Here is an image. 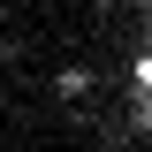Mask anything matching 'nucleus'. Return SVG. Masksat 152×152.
Returning <instances> with one entry per match:
<instances>
[{
  "label": "nucleus",
  "instance_id": "nucleus-1",
  "mask_svg": "<svg viewBox=\"0 0 152 152\" xmlns=\"http://www.w3.org/2000/svg\"><path fill=\"white\" fill-rule=\"evenodd\" d=\"M137 76H145V107H152V46H145V69H137Z\"/></svg>",
  "mask_w": 152,
  "mask_h": 152
}]
</instances>
